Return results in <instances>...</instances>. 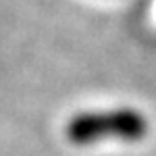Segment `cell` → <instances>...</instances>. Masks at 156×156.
Segmentation results:
<instances>
[{
  "mask_svg": "<svg viewBox=\"0 0 156 156\" xmlns=\"http://www.w3.org/2000/svg\"><path fill=\"white\" fill-rule=\"evenodd\" d=\"M65 135L73 146H92L106 140L142 142L148 135V119L129 106L77 112L65 125Z\"/></svg>",
  "mask_w": 156,
  "mask_h": 156,
  "instance_id": "6da1fadb",
  "label": "cell"
}]
</instances>
